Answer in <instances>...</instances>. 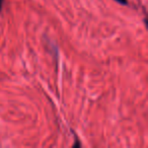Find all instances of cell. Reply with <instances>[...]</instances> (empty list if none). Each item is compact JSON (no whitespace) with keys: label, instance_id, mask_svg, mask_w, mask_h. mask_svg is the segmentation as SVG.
<instances>
[{"label":"cell","instance_id":"6da1fadb","mask_svg":"<svg viewBox=\"0 0 148 148\" xmlns=\"http://www.w3.org/2000/svg\"><path fill=\"white\" fill-rule=\"evenodd\" d=\"M115 1H117V2H119L120 4H123V5H126L128 3L127 0H115Z\"/></svg>","mask_w":148,"mask_h":148},{"label":"cell","instance_id":"7a4b0ae2","mask_svg":"<svg viewBox=\"0 0 148 148\" xmlns=\"http://www.w3.org/2000/svg\"><path fill=\"white\" fill-rule=\"evenodd\" d=\"M3 2H4V0H0V11H1V9H2Z\"/></svg>","mask_w":148,"mask_h":148}]
</instances>
